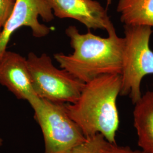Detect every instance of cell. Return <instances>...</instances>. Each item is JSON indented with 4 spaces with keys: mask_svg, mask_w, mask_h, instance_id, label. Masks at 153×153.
Returning <instances> with one entry per match:
<instances>
[{
    "mask_svg": "<svg viewBox=\"0 0 153 153\" xmlns=\"http://www.w3.org/2000/svg\"><path fill=\"white\" fill-rule=\"evenodd\" d=\"M65 33L73 52L54 55L61 69L84 83L102 75L121 74L125 39L118 36L116 30L108 33L107 38H102L90 30L81 33L76 27L70 26Z\"/></svg>",
    "mask_w": 153,
    "mask_h": 153,
    "instance_id": "6da1fadb",
    "label": "cell"
},
{
    "mask_svg": "<svg viewBox=\"0 0 153 153\" xmlns=\"http://www.w3.org/2000/svg\"><path fill=\"white\" fill-rule=\"evenodd\" d=\"M120 74H105L86 82L74 103H65L66 113L86 138L100 133L116 143L119 125L116 105L121 89Z\"/></svg>",
    "mask_w": 153,
    "mask_h": 153,
    "instance_id": "7a4b0ae2",
    "label": "cell"
},
{
    "mask_svg": "<svg viewBox=\"0 0 153 153\" xmlns=\"http://www.w3.org/2000/svg\"><path fill=\"white\" fill-rule=\"evenodd\" d=\"M125 45L121 73V96H128L133 104L142 97L143 78L153 74V52L149 42L153 33L148 26L124 25Z\"/></svg>",
    "mask_w": 153,
    "mask_h": 153,
    "instance_id": "3957f363",
    "label": "cell"
},
{
    "mask_svg": "<svg viewBox=\"0 0 153 153\" xmlns=\"http://www.w3.org/2000/svg\"><path fill=\"white\" fill-rule=\"evenodd\" d=\"M26 59L33 90L40 98L62 104L74 103L79 98L85 83L57 68L48 55L30 52Z\"/></svg>",
    "mask_w": 153,
    "mask_h": 153,
    "instance_id": "277c9868",
    "label": "cell"
},
{
    "mask_svg": "<svg viewBox=\"0 0 153 153\" xmlns=\"http://www.w3.org/2000/svg\"><path fill=\"white\" fill-rule=\"evenodd\" d=\"M29 104L34 119L41 128L45 143L44 153H66L86 138L66 112L64 104L37 97Z\"/></svg>",
    "mask_w": 153,
    "mask_h": 153,
    "instance_id": "5b68a950",
    "label": "cell"
},
{
    "mask_svg": "<svg viewBox=\"0 0 153 153\" xmlns=\"http://www.w3.org/2000/svg\"><path fill=\"white\" fill-rule=\"evenodd\" d=\"M50 22L55 16L46 0H16L11 14L0 33V60L7 51L11 36L22 27H29L36 38L47 36L51 28L40 23L39 17Z\"/></svg>",
    "mask_w": 153,
    "mask_h": 153,
    "instance_id": "8992f818",
    "label": "cell"
},
{
    "mask_svg": "<svg viewBox=\"0 0 153 153\" xmlns=\"http://www.w3.org/2000/svg\"><path fill=\"white\" fill-rule=\"evenodd\" d=\"M54 16L71 18L81 23L88 30H102L108 33L115 30L107 11L95 0H46Z\"/></svg>",
    "mask_w": 153,
    "mask_h": 153,
    "instance_id": "52a82bcc",
    "label": "cell"
},
{
    "mask_svg": "<svg viewBox=\"0 0 153 153\" xmlns=\"http://www.w3.org/2000/svg\"><path fill=\"white\" fill-rule=\"evenodd\" d=\"M0 84L28 103L39 97L33 88L27 59L16 52L6 51L1 59Z\"/></svg>",
    "mask_w": 153,
    "mask_h": 153,
    "instance_id": "ba28073f",
    "label": "cell"
},
{
    "mask_svg": "<svg viewBox=\"0 0 153 153\" xmlns=\"http://www.w3.org/2000/svg\"><path fill=\"white\" fill-rule=\"evenodd\" d=\"M133 119L138 146L153 153V91H147L135 104Z\"/></svg>",
    "mask_w": 153,
    "mask_h": 153,
    "instance_id": "9c48e42d",
    "label": "cell"
},
{
    "mask_svg": "<svg viewBox=\"0 0 153 153\" xmlns=\"http://www.w3.org/2000/svg\"><path fill=\"white\" fill-rule=\"evenodd\" d=\"M117 11L124 25L153 27V0H119Z\"/></svg>",
    "mask_w": 153,
    "mask_h": 153,
    "instance_id": "30bf717a",
    "label": "cell"
},
{
    "mask_svg": "<svg viewBox=\"0 0 153 153\" xmlns=\"http://www.w3.org/2000/svg\"><path fill=\"white\" fill-rule=\"evenodd\" d=\"M107 141L102 134L98 133L88 138L85 142L72 148L66 153H100Z\"/></svg>",
    "mask_w": 153,
    "mask_h": 153,
    "instance_id": "8fae6325",
    "label": "cell"
},
{
    "mask_svg": "<svg viewBox=\"0 0 153 153\" xmlns=\"http://www.w3.org/2000/svg\"><path fill=\"white\" fill-rule=\"evenodd\" d=\"M16 0H0V27L2 28L14 8Z\"/></svg>",
    "mask_w": 153,
    "mask_h": 153,
    "instance_id": "7c38bea8",
    "label": "cell"
},
{
    "mask_svg": "<svg viewBox=\"0 0 153 153\" xmlns=\"http://www.w3.org/2000/svg\"><path fill=\"white\" fill-rule=\"evenodd\" d=\"M100 153H146L143 150H133L128 146H120L116 143L105 142Z\"/></svg>",
    "mask_w": 153,
    "mask_h": 153,
    "instance_id": "4fadbf2b",
    "label": "cell"
},
{
    "mask_svg": "<svg viewBox=\"0 0 153 153\" xmlns=\"http://www.w3.org/2000/svg\"><path fill=\"white\" fill-rule=\"evenodd\" d=\"M106 1H107V5L108 6L110 4H111L112 0H106Z\"/></svg>",
    "mask_w": 153,
    "mask_h": 153,
    "instance_id": "5bb4252c",
    "label": "cell"
},
{
    "mask_svg": "<svg viewBox=\"0 0 153 153\" xmlns=\"http://www.w3.org/2000/svg\"><path fill=\"white\" fill-rule=\"evenodd\" d=\"M2 144H3V140L1 138H0V147L2 145Z\"/></svg>",
    "mask_w": 153,
    "mask_h": 153,
    "instance_id": "9a60e30c",
    "label": "cell"
},
{
    "mask_svg": "<svg viewBox=\"0 0 153 153\" xmlns=\"http://www.w3.org/2000/svg\"><path fill=\"white\" fill-rule=\"evenodd\" d=\"M1 30H2V28L0 27V33H1Z\"/></svg>",
    "mask_w": 153,
    "mask_h": 153,
    "instance_id": "2e32d148",
    "label": "cell"
}]
</instances>
